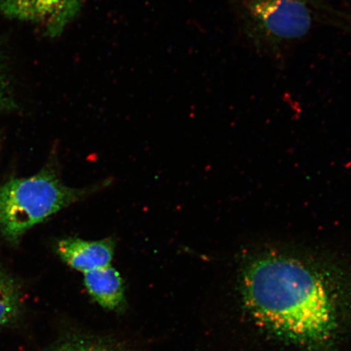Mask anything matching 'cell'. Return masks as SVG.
<instances>
[{"label":"cell","mask_w":351,"mask_h":351,"mask_svg":"<svg viewBox=\"0 0 351 351\" xmlns=\"http://www.w3.org/2000/svg\"><path fill=\"white\" fill-rule=\"evenodd\" d=\"M273 1V0H243V4L261 3Z\"/></svg>","instance_id":"10"},{"label":"cell","mask_w":351,"mask_h":351,"mask_svg":"<svg viewBox=\"0 0 351 351\" xmlns=\"http://www.w3.org/2000/svg\"><path fill=\"white\" fill-rule=\"evenodd\" d=\"M16 100L6 60L0 54V113L13 111Z\"/></svg>","instance_id":"9"},{"label":"cell","mask_w":351,"mask_h":351,"mask_svg":"<svg viewBox=\"0 0 351 351\" xmlns=\"http://www.w3.org/2000/svg\"><path fill=\"white\" fill-rule=\"evenodd\" d=\"M83 0H0V12L8 19L38 26L47 36L62 33L77 15Z\"/></svg>","instance_id":"4"},{"label":"cell","mask_w":351,"mask_h":351,"mask_svg":"<svg viewBox=\"0 0 351 351\" xmlns=\"http://www.w3.org/2000/svg\"><path fill=\"white\" fill-rule=\"evenodd\" d=\"M111 183L105 179L85 187L69 186L52 165L32 177L11 178L0 186V234L8 243H19L35 226Z\"/></svg>","instance_id":"2"},{"label":"cell","mask_w":351,"mask_h":351,"mask_svg":"<svg viewBox=\"0 0 351 351\" xmlns=\"http://www.w3.org/2000/svg\"><path fill=\"white\" fill-rule=\"evenodd\" d=\"M23 315L20 284L6 271L0 269V332L15 326Z\"/></svg>","instance_id":"7"},{"label":"cell","mask_w":351,"mask_h":351,"mask_svg":"<svg viewBox=\"0 0 351 351\" xmlns=\"http://www.w3.org/2000/svg\"><path fill=\"white\" fill-rule=\"evenodd\" d=\"M239 282L244 304L258 324L293 343L318 349L337 332L339 306L351 296V265L266 250L245 258Z\"/></svg>","instance_id":"1"},{"label":"cell","mask_w":351,"mask_h":351,"mask_svg":"<svg viewBox=\"0 0 351 351\" xmlns=\"http://www.w3.org/2000/svg\"><path fill=\"white\" fill-rule=\"evenodd\" d=\"M83 275L85 288L92 300L114 313L124 310L125 285L119 271L110 265Z\"/></svg>","instance_id":"6"},{"label":"cell","mask_w":351,"mask_h":351,"mask_svg":"<svg viewBox=\"0 0 351 351\" xmlns=\"http://www.w3.org/2000/svg\"><path fill=\"white\" fill-rule=\"evenodd\" d=\"M245 34L256 46L278 47L304 38L313 24L309 0L244 4Z\"/></svg>","instance_id":"3"},{"label":"cell","mask_w":351,"mask_h":351,"mask_svg":"<svg viewBox=\"0 0 351 351\" xmlns=\"http://www.w3.org/2000/svg\"><path fill=\"white\" fill-rule=\"evenodd\" d=\"M41 351H128L119 342L84 332L66 333Z\"/></svg>","instance_id":"8"},{"label":"cell","mask_w":351,"mask_h":351,"mask_svg":"<svg viewBox=\"0 0 351 351\" xmlns=\"http://www.w3.org/2000/svg\"><path fill=\"white\" fill-rule=\"evenodd\" d=\"M115 247L112 238L90 241L69 237L57 241L56 252L66 265L85 274L111 265Z\"/></svg>","instance_id":"5"}]
</instances>
